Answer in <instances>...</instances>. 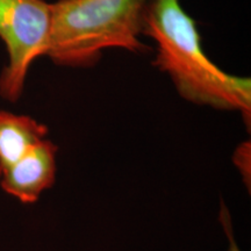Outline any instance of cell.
I'll return each mask as SVG.
<instances>
[{
  "mask_svg": "<svg viewBox=\"0 0 251 251\" xmlns=\"http://www.w3.org/2000/svg\"><path fill=\"white\" fill-rule=\"evenodd\" d=\"M141 33L156 45L152 65L170 77L181 98L221 111L240 112L250 128V78L228 74L209 59L197 21L180 0H149Z\"/></svg>",
  "mask_w": 251,
  "mask_h": 251,
  "instance_id": "1",
  "label": "cell"
},
{
  "mask_svg": "<svg viewBox=\"0 0 251 251\" xmlns=\"http://www.w3.org/2000/svg\"><path fill=\"white\" fill-rule=\"evenodd\" d=\"M48 133V127L35 119L0 109V171L47 139Z\"/></svg>",
  "mask_w": 251,
  "mask_h": 251,
  "instance_id": "5",
  "label": "cell"
},
{
  "mask_svg": "<svg viewBox=\"0 0 251 251\" xmlns=\"http://www.w3.org/2000/svg\"><path fill=\"white\" fill-rule=\"evenodd\" d=\"M149 0H56L46 57L63 68H92L105 50L146 54L141 40Z\"/></svg>",
  "mask_w": 251,
  "mask_h": 251,
  "instance_id": "2",
  "label": "cell"
},
{
  "mask_svg": "<svg viewBox=\"0 0 251 251\" xmlns=\"http://www.w3.org/2000/svg\"><path fill=\"white\" fill-rule=\"evenodd\" d=\"M219 218H220V222L222 224V227H224L226 236L228 238V242H229L228 251H241V249L237 246L236 241H235V237L233 234L234 230H233V226H231L230 214H229L228 208L226 207L224 202L221 203V209H220Z\"/></svg>",
  "mask_w": 251,
  "mask_h": 251,
  "instance_id": "7",
  "label": "cell"
},
{
  "mask_svg": "<svg viewBox=\"0 0 251 251\" xmlns=\"http://www.w3.org/2000/svg\"><path fill=\"white\" fill-rule=\"evenodd\" d=\"M50 27L51 2L0 0V40L8 57L0 74V96L7 101L21 98L30 67L46 56Z\"/></svg>",
  "mask_w": 251,
  "mask_h": 251,
  "instance_id": "3",
  "label": "cell"
},
{
  "mask_svg": "<svg viewBox=\"0 0 251 251\" xmlns=\"http://www.w3.org/2000/svg\"><path fill=\"white\" fill-rule=\"evenodd\" d=\"M250 142H243L237 147L234 153V162L243 178L250 179Z\"/></svg>",
  "mask_w": 251,
  "mask_h": 251,
  "instance_id": "6",
  "label": "cell"
},
{
  "mask_svg": "<svg viewBox=\"0 0 251 251\" xmlns=\"http://www.w3.org/2000/svg\"><path fill=\"white\" fill-rule=\"evenodd\" d=\"M58 147L42 140L13 164L0 171V186L24 203H34L56 179Z\"/></svg>",
  "mask_w": 251,
  "mask_h": 251,
  "instance_id": "4",
  "label": "cell"
}]
</instances>
